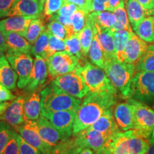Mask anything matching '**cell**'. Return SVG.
Instances as JSON below:
<instances>
[{"mask_svg": "<svg viewBox=\"0 0 154 154\" xmlns=\"http://www.w3.org/2000/svg\"><path fill=\"white\" fill-rule=\"evenodd\" d=\"M45 23L40 17L37 19H32L23 36L30 44H34L39 36L46 30Z\"/></svg>", "mask_w": 154, "mask_h": 154, "instance_id": "obj_30", "label": "cell"}, {"mask_svg": "<svg viewBox=\"0 0 154 154\" xmlns=\"http://www.w3.org/2000/svg\"><path fill=\"white\" fill-rule=\"evenodd\" d=\"M79 36L81 45H82V53L84 57H86L88 56V49H89V47L91 46L92 40H93L94 36V29L89 17H88V15L86 25L79 33Z\"/></svg>", "mask_w": 154, "mask_h": 154, "instance_id": "obj_34", "label": "cell"}, {"mask_svg": "<svg viewBox=\"0 0 154 154\" xmlns=\"http://www.w3.org/2000/svg\"><path fill=\"white\" fill-rule=\"evenodd\" d=\"M64 3L63 0H47L44 7V11L40 17L45 22L49 23L52 15L57 14Z\"/></svg>", "mask_w": 154, "mask_h": 154, "instance_id": "obj_37", "label": "cell"}, {"mask_svg": "<svg viewBox=\"0 0 154 154\" xmlns=\"http://www.w3.org/2000/svg\"><path fill=\"white\" fill-rule=\"evenodd\" d=\"M17 136V132L14 129L2 154H20Z\"/></svg>", "mask_w": 154, "mask_h": 154, "instance_id": "obj_43", "label": "cell"}, {"mask_svg": "<svg viewBox=\"0 0 154 154\" xmlns=\"http://www.w3.org/2000/svg\"><path fill=\"white\" fill-rule=\"evenodd\" d=\"M126 9L133 30H135L146 17L148 11L143 8L138 0H126Z\"/></svg>", "mask_w": 154, "mask_h": 154, "instance_id": "obj_24", "label": "cell"}, {"mask_svg": "<svg viewBox=\"0 0 154 154\" xmlns=\"http://www.w3.org/2000/svg\"><path fill=\"white\" fill-rule=\"evenodd\" d=\"M52 82L63 91L78 99H82L89 92L77 68L74 72L57 77Z\"/></svg>", "mask_w": 154, "mask_h": 154, "instance_id": "obj_9", "label": "cell"}, {"mask_svg": "<svg viewBox=\"0 0 154 154\" xmlns=\"http://www.w3.org/2000/svg\"><path fill=\"white\" fill-rule=\"evenodd\" d=\"M17 0H0V19L7 17Z\"/></svg>", "mask_w": 154, "mask_h": 154, "instance_id": "obj_46", "label": "cell"}, {"mask_svg": "<svg viewBox=\"0 0 154 154\" xmlns=\"http://www.w3.org/2000/svg\"><path fill=\"white\" fill-rule=\"evenodd\" d=\"M50 34V33H49ZM65 50L64 41L60 38L56 37L55 36L50 34L49 44V57L53 54L63 51Z\"/></svg>", "mask_w": 154, "mask_h": 154, "instance_id": "obj_41", "label": "cell"}, {"mask_svg": "<svg viewBox=\"0 0 154 154\" xmlns=\"http://www.w3.org/2000/svg\"><path fill=\"white\" fill-rule=\"evenodd\" d=\"M134 108V129L142 137L150 139L154 128V110L149 105L133 99H127Z\"/></svg>", "mask_w": 154, "mask_h": 154, "instance_id": "obj_7", "label": "cell"}, {"mask_svg": "<svg viewBox=\"0 0 154 154\" xmlns=\"http://www.w3.org/2000/svg\"><path fill=\"white\" fill-rule=\"evenodd\" d=\"M0 47L5 49L6 50V51H7V50L9 49V47L8 45H7V42H6L5 36L3 35V34L1 32H0Z\"/></svg>", "mask_w": 154, "mask_h": 154, "instance_id": "obj_51", "label": "cell"}, {"mask_svg": "<svg viewBox=\"0 0 154 154\" xmlns=\"http://www.w3.org/2000/svg\"><path fill=\"white\" fill-rule=\"evenodd\" d=\"M150 15H154V8L152 9L151 11H149V16H150Z\"/></svg>", "mask_w": 154, "mask_h": 154, "instance_id": "obj_61", "label": "cell"}, {"mask_svg": "<svg viewBox=\"0 0 154 154\" xmlns=\"http://www.w3.org/2000/svg\"><path fill=\"white\" fill-rule=\"evenodd\" d=\"M91 24L94 29V35L97 38L99 44H101L103 53H104L105 60L116 58L113 31L111 29L100 27L99 26L94 24L93 22H91Z\"/></svg>", "mask_w": 154, "mask_h": 154, "instance_id": "obj_20", "label": "cell"}, {"mask_svg": "<svg viewBox=\"0 0 154 154\" xmlns=\"http://www.w3.org/2000/svg\"><path fill=\"white\" fill-rule=\"evenodd\" d=\"M6 52V50L3 48L0 47V58H2L3 56H5V53Z\"/></svg>", "mask_w": 154, "mask_h": 154, "instance_id": "obj_56", "label": "cell"}, {"mask_svg": "<svg viewBox=\"0 0 154 154\" xmlns=\"http://www.w3.org/2000/svg\"><path fill=\"white\" fill-rule=\"evenodd\" d=\"M42 111H77L82 99L69 95L53 82L40 92Z\"/></svg>", "mask_w": 154, "mask_h": 154, "instance_id": "obj_3", "label": "cell"}, {"mask_svg": "<svg viewBox=\"0 0 154 154\" xmlns=\"http://www.w3.org/2000/svg\"><path fill=\"white\" fill-rule=\"evenodd\" d=\"M103 154H111L110 151H109V148H106L105 149H103Z\"/></svg>", "mask_w": 154, "mask_h": 154, "instance_id": "obj_58", "label": "cell"}, {"mask_svg": "<svg viewBox=\"0 0 154 154\" xmlns=\"http://www.w3.org/2000/svg\"><path fill=\"white\" fill-rule=\"evenodd\" d=\"M146 154H154V142L153 143H151L150 142L149 149H148Z\"/></svg>", "mask_w": 154, "mask_h": 154, "instance_id": "obj_54", "label": "cell"}, {"mask_svg": "<svg viewBox=\"0 0 154 154\" xmlns=\"http://www.w3.org/2000/svg\"><path fill=\"white\" fill-rule=\"evenodd\" d=\"M109 151H110V153L111 154H121V153H119V152L115 151V150H113V149H109Z\"/></svg>", "mask_w": 154, "mask_h": 154, "instance_id": "obj_59", "label": "cell"}, {"mask_svg": "<svg viewBox=\"0 0 154 154\" xmlns=\"http://www.w3.org/2000/svg\"><path fill=\"white\" fill-rule=\"evenodd\" d=\"M2 34L5 36L9 49L31 54L32 44H30L24 36L16 32H5Z\"/></svg>", "mask_w": 154, "mask_h": 154, "instance_id": "obj_26", "label": "cell"}, {"mask_svg": "<svg viewBox=\"0 0 154 154\" xmlns=\"http://www.w3.org/2000/svg\"><path fill=\"white\" fill-rule=\"evenodd\" d=\"M14 128L6 121H0V154H2Z\"/></svg>", "mask_w": 154, "mask_h": 154, "instance_id": "obj_40", "label": "cell"}, {"mask_svg": "<svg viewBox=\"0 0 154 154\" xmlns=\"http://www.w3.org/2000/svg\"><path fill=\"white\" fill-rule=\"evenodd\" d=\"M17 142H18L20 154H42L41 152L38 149H36V148L33 147L30 144H29L27 142L25 141L22 136L18 134H17Z\"/></svg>", "mask_w": 154, "mask_h": 154, "instance_id": "obj_42", "label": "cell"}, {"mask_svg": "<svg viewBox=\"0 0 154 154\" xmlns=\"http://www.w3.org/2000/svg\"><path fill=\"white\" fill-rule=\"evenodd\" d=\"M46 1H47V0H39L40 3H41V5L43 6V7H44V4H45Z\"/></svg>", "mask_w": 154, "mask_h": 154, "instance_id": "obj_60", "label": "cell"}, {"mask_svg": "<svg viewBox=\"0 0 154 154\" xmlns=\"http://www.w3.org/2000/svg\"><path fill=\"white\" fill-rule=\"evenodd\" d=\"M113 116L122 131L134 129V108L128 101L117 103L113 109Z\"/></svg>", "mask_w": 154, "mask_h": 154, "instance_id": "obj_18", "label": "cell"}, {"mask_svg": "<svg viewBox=\"0 0 154 154\" xmlns=\"http://www.w3.org/2000/svg\"><path fill=\"white\" fill-rule=\"evenodd\" d=\"M89 1H90V0H89Z\"/></svg>", "mask_w": 154, "mask_h": 154, "instance_id": "obj_64", "label": "cell"}, {"mask_svg": "<svg viewBox=\"0 0 154 154\" xmlns=\"http://www.w3.org/2000/svg\"><path fill=\"white\" fill-rule=\"evenodd\" d=\"M49 74L54 79L61 75L74 72L79 64V59L67 51L53 54L46 59Z\"/></svg>", "mask_w": 154, "mask_h": 154, "instance_id": "obj_8", "label": "cell"}, {"mask_svg": "<svg viewBox=\"0 0 154 154\" xmlns=\"http://www.w3.org/2000/svg\"><path fill=\"white\" fill-rule=\"evenodd\" d=\"M134 32L146 43H154V15L146 17Z\"/></svg>", "mask_w": 154, "mask_h": 154, "instance_id": "obj_28", "label": "cell"}, {"mask_svg": "<svg viewBox=\"0 0 154 154\" xmlns=\"http://www.w3.org/2000/svg\"><path fill=\"white\" fill-rule=\"evenodd\" d=\"M140 5L143 7V8L148 11L149 14V11L154 8V0H138Z\"/></svg>", "mask_w": 154, "mask_h": 154, "instance_id": "obj_49", "label": "cell"}, {"mask_svg": "<svg viewBox=\"0 0 154 154\" xmlns=\"http://www.w3.org/2000/svg\"><path fill=\"white\" fill-rule=\"evenodd\" d=\"M50 154H60V149H59V146L57 145V146H55Z\"/></svg>", "mask_w": 154, "mask_h": 154, "instance_id": "obj_55", "label": "cell"}, {"mask_svg": "<svg viewBox=\"0 0 154 154\" xmlns=\"http://www.w3.org/2000/svg\"><path fill=\"white\" fill-rule=\"evenodd\" d=\"M79 9L78 6L72 3L64 2L62 7H61L57 14L61 15V16L68 17V18H72V15L74 14L76 11Z\"/></svg>", "mask_w": 154, "mask_h": 154, "instance_id": "obj_45", "label": "cell"}, {"mask_svg": "<svg viewBox=\"0 0 154 154\" xmlns=\"http://www.w3.org/2000/svg\"><path fill=\"white\" fill-rule=\"evenodd\" d=\"M89 13L82 9H79L72 17V28L74 33H79L86 25Z\"/></svg>", "mask_w": 154, "mask_h": 154, "instance_id": "obj_38", "label": "cell"}, {"mask_svg": "<svg viewBox=\"0 0 154 154\" xmlns=\"http://www.w3.org/2000/svg\"><path fill=\"white\" fill-rule=\"evenodd\" d=\"M95 151L89 148H83L77 154H94Z\"/></svg>", "mask_w": 154, "mask_h": 154, "instance_id": "obj_53", "label": "cell"}, {"mask_svg": "<svg viewBox=\"0 0 154 154\" xmlns=\"http://www.w3.org/2000/svg\"><path fill=\"white\" fill-rule=\"evenodd\" d=\"M75 143L81 148H89L95 152L103 151L108 148L111 139L102 133L93 129L91 127L73 135Z\"/></svg>", "mask_w": 154, "mask_h": 154, "instance_id": "obj_10", "label": "cell"}, {"mask_svg": "<svg viewBox=\"0 0 154 154\" xmlns=\"http://www.w3.org/2000/svg\"><path fill=\"white\" fill-rule=\"evenodd\" d=\"M65 51L79 58V59H86L82 53V45L79 40V33H74L64 40Z\"/></svg>", "mask_w": 154, "mask_h": 154, "instance_id": "obj_36", "label": "cell"}, {"mask_svg": "<svg viewBox=\"0 0 154 154\" xmlns=\"http://www.w3.org/2000/svg\"><path fill=\"white\" fill-rule=\"evenodd\" d=\"M130 99L154 105V73L136 72L131 86Z\"/></svg>", "mask_w": 154, "mask_h": 154, "instance_id": "obj_5", "label": "cell"}, {"mask_svg": "<svg viewBox=\"0 0 154 154\" xmlns=\"http://www.w3.org/2000/svg\"><path fill=\"white\" fill-rule=\"evenodd\" d=\"M124 2L125 0H109V8H108V11H113L116 9L118 8L121 4Z\"/></svg>", "mask_w": 154, "mask_h": 154, "instance_id": "obj_50", "label": "cell"}, {"mask_svg": "<svg viewBox=\"0 0 154 154\" xmlns=\"http://www.w3.org/2000/svg\"><path fill=\"white\" fill-rule=\"evenodd\" d=\"M29 144L36 148L42 154H50L54 147H51L44 141L37 131V123L36 121L26 120L21 126L14 128Z\"/></svg>", "mask_w": 154, "mask_h": 154, "instance_id": "obj_11", "label": "cell"}, {"mask_svg": "<svg viewBox=\"0 0 154 154\" xmlns=\"http://www.w3.org/2000/svg\"><path fill=\"white\" fill-rule=\"evenodd\" d=\"M44 7L39 0H17L7 17L22 16L30 19H37L41 16Z\"/></svg>", "mask_w": 154, "mask_h": 154, "instance_id": "obj_14", "label": "cell"}, {"mask_svg": "<svg viewBox=\"0 0 154 154\" xmlns=\"http://www.w3.org/2000/svg\"><path fill=\"white\" fill-rule=\"evenodd\" d=\"M64 2L72 3L78 6L80 9H84V10L88 12V6H89V0H63Z\"/></svg>", "mask_w": 154, "mask_h": 154, "instance_id": "obj_48", "label": "cell"}, {"mask_svg": "<svg viewBox=\"0 0 154 154\" xmlns=\"http://www.w3.org/2000/svg\"><path fill=\"white\" fill-rule=\"evenodd\" d=\"M149 141L151 142V143H153L154 142V128H153V132H152L151 138H150V139H149Z\"/></svg>", "mask_w": 154, "mask_h": 154, "instance_id": "obj_57", "label": "cell"}, {"mask_svg": "<svg viewBox=\"0 0 154 154\" xmlns=\"http://www.w3.org/2000/svg\"><path fill=\"white\" fill-rule=\"evenodd\" d=\"M25 98L23 96H19L13 100L5 113L0 116V121H6L13 128L24 124L26 121L24 111Z\"/></svg>", "mask_w": 154, "mask_h": 154, "instance_id": "obj_15", "label": "cell"}, {"mask_svg": "<svg viewBox=\"0 0 154 154\" xmlns=\"http://www.w3.org/2000/svg\"><path fill=\"white\" fill-rule=\"evenodd\" d=\"M113 12L114 13L116 18V22L112 29L113 32L121 29H126L128 31L133 30V29L131 27L129 19L127 14L126 7H125V2L121 4Z\"/></svg>", "mask_w": 154, "mask_h": 154, "instance_id": "obj_35", "label": "cell"}, {"mask_svg": "<svg viewBox=\"0 0 154 154\" xmlns=\"http://www.w3.org/2000/svg\"><path fill=\"white\" fill-rule=\"evenodd\" d=\"M103 151H98V152H95V153H94V154H103Z\"/></svg>", "mask_w": 154, "mask_h": 154, "instance_id": "obj_62", "label": "cell"}, {"mask_svg": "<svg viewBox=\"0 0 154 154\" xmlns=\"http://www.w3.org/2000/svg\"><path fill=\"white\" fill-rule=\"evenodd\" d=\"M128 154H146L150 141L142 137L135 129L126 131Z\"/></svg>", "mask_w": 154, "mask_h": 154, "instance_id": "obj_22", "label": "cell"}, {"mask_svg": "<svg viewBox=\"0 0 154 154\" xmlns=\"http://www.w3.org/2000/svg\"><path fill=\"white\" fill-rule=\"evenodd\" d=\"M132 31L121 29L113 32L116 57V59L121 62H124V50L129 38L131 32Z\"/></svg>", "mask_w": 154, "mask_h": 154, "instance_id": "obj_29", "label": "cell"}, {"mask_svg": "<svg viewBox=\"0 0 154 154\" xmlns=\"http://www.w3.org/2000/svg\"><path fill=\"white\" fill-rule=\"evenodd\" d=\"M149 46L134 31L131 32L128 41L124 52V62L134 63L138 62Z\"/></svg>", "mask_w": 154, "mask_h": 154, "instance_id": "obj_17", "label": "cell"}, {"mask_svg": "<svg viewBox=\"0 0 154 154\" xmlns=\"http://www.w3.org/2000/svg\"><path fill=\"white\" fill-rule=\"evenodd\" d=\"M76 113L75 111H42V115L49 119L53 126L66 138L73 136V126Z\"/></svg>", "mask_w": 154, "mask_h": 154, "instance_id": "obj_12", "label": "cell"}, {"mask_svg": "<svg viewBox=\"0 0 154 154\" xmlns=\"http://www.w3.org/2000/svg\"><path fill=\"white\" fill-rule=\"evenodd\" d=\"M90 20L94 24H97L100 27L111 29L116 22L114 13L111 11H103L99 12H91L88 14Z\"/></svg>", "mask_w": 154, "mask_h": 154, "instance_id": "obj_27", "label": "cell"}, {"mask_svg": "<svg viewBox=\"0 0 154 154\" xmlns=\"http://www.w3.org/2000/svg\"><path fill=\"white\" fill-rule=\"evenodd\" d=\"M50 34L47 29L45 30L39 36L36 41L34 42L32 47L31 54L36 56H40L44 59H47L49 57V44Z\"/></svg>", "mask_w": 154, "mask_h": 154, "instance_id": "obj_32", "label": "cell"}, {"mask_svg": "<svg viewBox=\"0 0 154 154\" xmlns=\"http://www.w3.org/2000/svg\"><path fill=\"white\" fill-rule=\"evenodd\" d=\"M47 31L51 34L63 41L70 36L66 26L55 20H51L48 23Z\"/></svg>", "mask_w": 154, "mask_h": 154, "instance_id": "obj_39", "label": "cell"}, {"mask_svg": "<svg viewBox=\"0 0 154 154\" xmlns=\"http://www.w3.org/2000/svg\"><path fill=\"white\" fill-rule=\"evenodd\" d=\"M109 0H91L88 6V13L108 10Z\"/></svg>", "mask_w": 154, "mask_h": 154, "instance_id": "obj_44", "label": "cell"}, {"mask_svg": "<svg viewBox=\"0 0 154 154\" xmlns=\"http://www.w3.org/2000/svg\"><path fill=\"white\" fill-rule=\"evenodd\" d=\"M136 69V72L154 73V43L148 47L145 53L138 61Z\"/></svg>", "mask_w": 154, "mask_h": 154, "instance_id": "obj_33", "label": "cell"}, {"mask_svg": "<svg viewBox=\"0 0 154 154\" xmlns=\"http://www.w3.org/2000/svg\"><path fill=\"white\" fill-rule=\"evenodd\" d=\"M89 127L105 134L111 140L115 136L122 131L116 122L112 108L106 111L101 116Z\"/></svg>", "mask_w": 154, "mask_h": 154, "instance_id": "obj_19", "label": "cell"}, {"mask_svg": "<svg viewBox=\"0 0 154 154\" xmlns=\"http://www.w3.org/2000/svg\"><path fill=\"white\" fill-rule=\"evenodd\" d=\"M88 56L92 63L99 68L104 69L105 67V55L101 44H99L97 38L94 35L93 40L88 49Z\"/></svg>", "mask_w": 154, "mask_h": 154, "instance_id": "obj_31", "label": "cell"}, {"mask_svg": "<svg viewBox=\"0 0 154 154\" xmlns=\"http://www.w3.org/2000/svg\"><path fill=\"white\" fill-rule=\"evenodd\" d=\"M18 75L5 56L0 58V83L10 90L16 88Z\"/></svg>", "mask_w": 154, "mask_h": 154, "instance_id": "obj_25", "label": "cell"}, {"mask_svg": "<svg viewBox=\"0 0 154 154\" xmlns=\"http://www.w3.org/2000/svg\"><path fill=\"white\" fill-rule=\"evenodd\" d=\"M37 131L45 143L51 147H55L66 139V136L59 131L50 121L43 115H41L37 121Z\"/></svg>", "mask_w": 154, "mask_h": 154, "instance_id": "obj_16", "label": "cell"}, {"mask_svg": "<svg viewBox=\"0 0 154 154\" xmlns=\"http://www.w3.org/2000/svg\"><path fill=\"white\" fill-rule=\"evenodd\" d=\"M117 102L116 92H88L77 109L73 126V135L91 126L108 109Z\"/></svg>", "mask_w": 154, "mask_h": 154, "instance_id": "obj_1", "label": "cell"}, {"mask_svg": "<svg viewBox=\"0 0 154 154\" xmlns=\"http://www.w3.org/2000/svg\"><path fill=\"white\" fill-rule=\"evenodd\" d=\"M103 70L121 96L124 99H129L131 86L136 71V65L121 62L116 58H113L105 60Z\"/></svg>", "mask_w": 154, "mask_h": 154, "instance_id": "obj_2", "label": "cell"}, {"mask_svg": "<svg viewBox=\"0 0 154 154\" xmlns=\"http://www.w3.org/2000/svg\"><path fill=\"white\" fill-rule=\"evenodd\" d=\"M32 19L22 16H13L0 21V32H16L24 36Z\"/></svg>", "mask_w": 154, "mask_h": 154, "instance_id": "obj_21", "label": "cell"}, {"mask_svg": "<svg viewBox=\"0 0 154 154\" xmlns=\"http://www.w3.org/2000/svg\"><path fill=\"white\" fill-rule=\"evenodd\" d=\"M90 1H91V0H90Z\"/></svg>", "mask_w": 154, "mask_h": 154, "instance_id": "obj_63", "label": "cell"}, {"mask_svg": "<svg viewBox=\"0 0 154 154\" xmlns=\"http://www.w3.org/2000/svg\"><path fill=\"white\" fill-rule=\"evenodd\" d=\"M49 70L46 59L40 56H36L29 82L24 88L25 91L29 93L37 91L46 82Z\"/></svg>", "mask_w": 154, "mask_h": 154, "instance_id": "obj_13", "label": "cell"}, {"mask_svg": "<svg viewBox=\"0 0 154 154\" xmlns=\"http://www.w3.org/2000/svg\"><path fill=\"white\" fill-rule=\"evenodd\" d=\"M9 103L8 101L7 102H0V116L5 113L6 109H7V107L9 106Z\"/></svg>", "mask_w": 154, "mask_h": 154, "instance_id": "obj_52", "label": "cell"}, {"mask_svg": "<svg viewBox=\"0 0 154 154\" xmlns=\"http://www.w3.org/2000/svg\"><path fill=\"white\" fill-rule=\"evenodd\" d=\"M77 69L90 92L109 91L118 93L116 88L108 78L105 71L89 63L86 59H79V64Z\"/></svg>", "mask_w": 154, "mask_h": 154, "instance_id": "obj_4", "label": "cell"}, {"mask_svg": "<svg viewBox=\"0 0 154 154\" xmlns=\"http://www.w3.org/2000/svg\"><path fill=\"white\" fill-rule=\"evenodd\" d=\"M24 116L26 120L37 121L42 115V105L40 93L33 91L25 98L24 105Z\"/></svg>", "mask_w": 154, "mask_h": 154, "instance_id": "obj_23", "label": "cell"}, {"mask_svg": "<svg viewBox=\"0 0 154 154\" xmlns=\"http://www.w3.org/2000/svg\"><path fill=\"white\" fill-rule=\"evenodd\" d=\"M5 57L18 75L17 86L25 88L29 82L34 66V59L30 54L9 49L5 52Z\"/></svg>", "mask_w": 154, "mask_h": 154, "instance_id": "obj_6", "label": "cell"}, {"mask_svg": "<svg viewBox=\"0 0 154 154\" xmlns=\"http://www.w3.org/2000/svg\"><path fill=\"white\" fill-rule=\"evenodd\" d=\"M16 98L17 96L11 93L10 89L0 83V102L11 101Z\"/></svg>", "mask_w": 154, "mask_h": 154, "instance_id": "obj_47", "label": "cell"}]
</instances>
